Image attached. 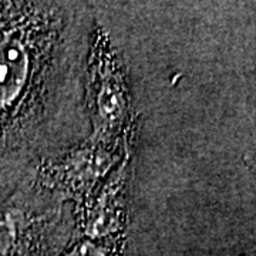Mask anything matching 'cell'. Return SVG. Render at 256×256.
I'll return each instance as SVG.
<instances>
[{
    "label": "cell",
    "instance_id": "6da1fadb",
    "mask_svg": "<svg viewBox=\"0 0 256 256\" xmlns=\"http://www.w3.org/2000/svg\"><path fill=\"white\" fill-rule=\"evenodd\" d=\"M66 23L60 4L0 2V168L43 122L63 72Z\"/></svg>",
    "mask_w": 256,
    "mask_h": 256
}]
</instances>
